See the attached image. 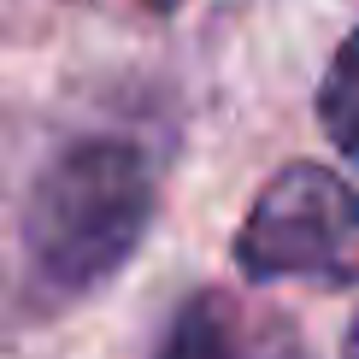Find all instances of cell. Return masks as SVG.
<instances>
[{
	"instance_id": "6da1fadb",
	"label": "cell",
	"mask_w": 359,
	"mask_h": 359,
	"mask_svg": "<svg viewBox=\"0 0 359 359\" xmlns=\"http://www.w3.org/2000/svg\"><path fill=\"white\" fill-rule=\"evenodd\" d=\"M154 224V165L136 142H71L24 201L29 271L59 294H83L118 277Z\"/></svg>"
},
{
	"instance_id": "7a4b0ae2",
	"label": "cell",
	"mask_w": 359,
	"mask_h": 359,
	"mask_svg": "<svg viewBox=\"0 0 359 359\" xmlns=\"http://www.w3.org/2000/svg\"><path fill=\"white\" fill-rule=\"evenodd\" d=\"M236 265L253 283L359 289V189L312 159L283 165L236 230Z\"/></svg>"
},
{
	"instance_id": "3957f363",
	"label": "cell",
	"mask_w": 359,
	"mask_h": 359,
	"mask_svg": "<svg viewBox=\"0 0 359 359\" xmlns=\"http://www.w3.org/2000/svg\"><path fill=\"white\" fill-rule=\"evenodd\" d=\"M318 124L341 159H359V24L330 53V71L318 83Z\"/></svg>"
},
{
	"instance_id": "277c9868",
	"label": "cell",
	"mask_w": 359,
	"mask_h": 359,
	"mask_svg": "<svg viewBox=\"0 0 359 359\" xmlns=\"http://www.w3.org/2000/svg\"><path fill=\"white\" fill-rule=\"evenodd\" d=\"M159 359H242L236 324H230V312H224L218 294H194V301L177 312Z\"/></svg>"
},
{
	"instance_id": "5b68a950",
	"label": "cell",
	"mask_w": 359,
	"mask_h": 359,
	"mask_svg": "<svg viewBox=\"0 0 359 359\" xmlns=\"http://www.w3.org/2000/svg\"><path fill=\"white\" fill-rule=\"evenodd\" d=\"M341 359H359V318L348 324V336H341Z\"/></svg>"
},
{
	"instance_id": "8992f818",
	"label": "cell",
	"mask_w": 359,
	"mask_h": 359,
	"mask_svg": "<svg viewBox=\"0 0 359 359\" xmlns=\"http://www.w3.org/2000/svg\"><path fill=\"white\" fill-rule=\"evenodd\" d=\"M142 6H147V12H159V18H165V12H177V6H183V0H142Z\"/></svg>"
}]
</instances>
